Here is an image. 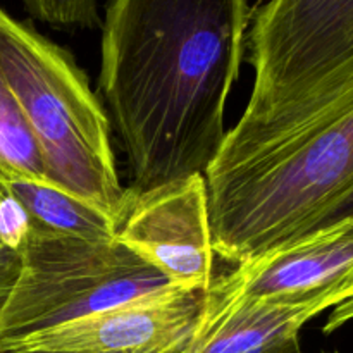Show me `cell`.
Segmentation results:
<instances>
[{
  "mask_svg": "<svg viewBox=\"0 0 353 353\" xmlns=\"http://www.w3.org/2000/svg\"><path fill=\"white\" fill-rule=\"evenodd\" d=\"M216 259L317 230L353 186V62L268 112L241 114L205 172Z\"/></svg>",
  "mask_w": 353,
  "mask_h": 353,
  "instance_id": "2",
  "label": "cell"
},
{
  "mask_svg": "<svg viewBox=\"0 0 353 353\" xmlns=\"http://www.w3.org/2000/svg\"><path fill=\"white\" fill-rule=\"evenodd\" d=\"M350 285H352V288H353V276H352V279H350ZM352 300V299H350Z\"/></svg>",
  "mask_w": 353,
  "mask_h": 353,
  "instance_id": "19",
  "label": "cell"
},
{
  "mask_svg": "<svg viewBox=\"0 0 353 353\" xmlns=\"http://www.w3.org/2000/svg\"><path fill=\"white\" fill-rule=\"evenodd\" d=\"M165 350V348H164ZM162 350H155V352H140V353H161ZM0 353H62V352H45V350H6Z\"/></svg>",
  "mask_w": 353,
  "mask_h": 353,
  "instance_id": "18",
  "label": "cell"
},
{
  "mask_svg": "<svg viewBox=\"0 0 353 353\" xmlns=\"http://www.w3.org/2000/svg\"><path fill=\"white\" fill-rule=\"evenodd\" d=\"M0 79L33 130L50 183L112 217L131 192L121 185L110 121L72 54L0 6Z\"/></svg>",
  "mask_w": 353,
  "mask_h": 353,
  "instance_id": "3",
  "label": "cell"
},
{
  "mask_svg": "<svg viewBox=\"0 0 353 353\" xmlns=\"http://www.w3.org/2000/svg\"><path fill=\"white\" fill-rule=\"evenodd\" d=\"M6 188L19 200L33 223L52 233L90 241L116 240L119 224L54 183L3 179Z\"/></svg>",
  "mask_w": 353,
  "mask_h": 353,
  "instance_id": "10",
  "label": "cell"
},
{
  "mask_svg": "<svg viewBox=\"0 0 353 353\" xmlns=\"http://www.w3.org/2000/svg\"><path fill=\"white\" fill-rule=\"evenodd\" d=\"M0 174L3 179L50 183L40 143L19 103L0 79Z\"/></svg>",
  "mask_w": 353,
  "mask_h": 353,
  "instance_id": "11",
  "label": "cell"
},
{
  "mask_svg": "<svg viewBox=\"0 0 353 353\" xmlns=\"http://www.w3.org/2000/svg\"><path fill=\"white\" fill-rule=\"evenodd\" d=\"M203 302L205 292L172 288L30 334L0 352L140 353L164 350L192 333L202 316Z\"/></svg>",
  "mask_w": 353,
  "mask_h": 353,
  "instance_id": "8",
  "label": "cell"
},
{
  "mask_svg": "<svg viewBox=\"0 0 353 353\" xmlns=\"http://www.w3.org/2000/svg\"><path fill=\"white\" fill-rule=\"evenodd\" d=\"M331 353H340V352H331Z\"/></svg>",
  "mask_w": 353,
  "mask_h": 353,
  "instance_id": "20",
  "label": "cell"
},
{
  "mask_svg": "<svg viewBox=\"0 0 353 353\" xmlns=\"http://www.w3.org/2000/svg\"><path fill=\"white\" fill-rule=\"evenodd\" d=\"M345 217H353V186L334 203V207L330 210V214H327L326 219H324V223L321 226H326V224L334 223V221L345 219Z\"/></svg>",
  "mask_w": 353,
  "mask_h": 353,
  "instance_id": "16",
  "label": "cell"
},
{
  "mask_svg": "<svg viewBox=\"0 0 353 353\" xmlns=\"http://www.w3.org/2000/svg\"><path fill=\"white\" fill-rule=\"evenodd\" d=\"M254 86L243 114L268 112L353 62V0H269L250 23Z\"/></svg>",
  "mask_w": 353,
  "mask_h": 353,
  "instance_id": "5",
  "label": "cell"
},
{
  "mask_svg": "<svg viewBox=\"0 0 353 353\" xmlns=\"http://www.w3.org/2000/svg\"><path fill=\"white\" fill-rule=\"evenodd\" d=\"M176 288L117 240L90 241L34 224L0 314V350L30 334Z\"/></svg>",
  "mask_w": 353,
  "mask_h": 353,
  "instance_id": "4",
  "label": "cell"
},
{
  "mask_svg": "<svg viewBox=\"0 0 353 353\" xmlns=\"http://www.w3.org/2000/svg\"><path fill=\"white\" fill-rule=\"evenodd\" d=\"M353 319V299L347 300L343 303H338L336 307H333V312H331L330 319H327L326 326H324V333L331 334L333 331H336L338 327H341L343 324H347L348 321Z\"/></svg>",
  "mask_w": 353,
  "mask_h": 353,
  "instance_id": "15",
  "label": "cell"
},
{
  "mask_svg": "<svg viewBox=\"0 0 353 353\" xmlns=\"http://www.w3.org/2000/svg\"><path fill=\"white\" fill-rule=\"evenodd\" d=\"M248 0H109L99 90L133 193L205 176L247 50Z\"/></svg>",
  "mask_w": 353,
  "mask_h": 353,
  "instance_id": "1",
  "label": "cell"
},
{
  "mask_svg": "<svg viewBox=\"0 0 353 353\" xmlns=\"http://www.w3.org/2000/svg\"><path fill=\"white\" fill-rule=\"evenodd\" d=\"M272 353H303V352H302V347H300V341H295V343L286 345V347L279 348V350H276Z\"/></svg>",
  "mask_w": 353,
  "mask_h": 353,
  "instance_id": "17",
  "label": "cell"
},
{
  "mask_svg": "<svg viewBox=\"0 0 353 353\" xmlns=\"http://www.w3.org/2000/svg\"><path fill=\"white\" fill-rule=\"evenodd\" d=\"M0 188H2V174H0ZM21 269V255L10 252L0 243V314L6 307L7 299L14 288L17 274Z\"/></svg>",
  "mask_w": 353,
  "mask_h": 353,
  "instance_id": "14",
  "label": "cell"
},
{
  "mask_svg": "<svg viewBox=\"0 0 353 353\" xmlns=\"http://www.w3.org/2000/svg\"><path fill=\"white\" fill-rule=\"evenodd\" d=\"M31 17L59 30L102 26L97 0H21Z\"/></svg>",
  "mask_w": 353,
  "mask_h": 353,
  "instance_id": "12",
  "label": "cell"
},
{
  "mask_svg": "<svg viewBox=\"0 0 353 353\" xmlns=\"http://www.w3.org/2000/svg\"><path fill=\"white\" fill-rule=\"evenodd\" d=\"M33 219L23 203L6 188H0V243L10 252L23 254L33 231Z\"/></svg>",
  "mask_w": 353,
  "mask_h": 353,
  "instance_id": "13",
  "label": "cell"
},
{
  "mask_svg": "<svg viewBox=\"0 0 353 353\" xmlns=\"http://www.w3.org/2000/svg\"><path fill=\"white\" fill-rule=\"evenodd\" d=\"M353 217L334 221L278 245L214 278L199 324L255 300L309 296L350 283Z\"/></svg>",
  "mask_w": 353,
  "mask_h": 353,
  "instance_id": "7",
  "label": "cell"
},
{
  "mask_svg": "<svg viewBox=\"0 0 353 353\" xmlns=\"http://www.w3.org/2000/svg\"><path fill=\"white\" fill-rule=\"evenodd\" d=\"M116 240L178 290L207 292L216 278V254L205 176L131 192Z\"/></svg>",
  "mask_w": 353,
  "mask_h": 353,
  "instance_id": "6",
  "label": "cell"
},
{
  "mask_svg": "<svg viewBox=\"0 0 353 353\" xmlns=\"http://www.w3.org/2000/svg\"><path fill=\"white\" fill-rule=\"evenodd\" d=\"M353 299L350 283L295 299L241 303L207 324H199L183 340L161 353H272L300 341L309 321Z\"/></svg>",
  "mask_w": 353,
  "mask_h": 353,
  "instance_id": "9",
  "label": "cell"
}]
</instances>
